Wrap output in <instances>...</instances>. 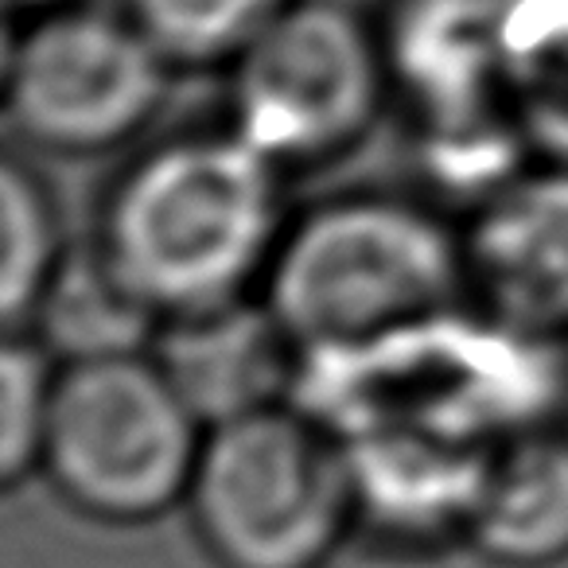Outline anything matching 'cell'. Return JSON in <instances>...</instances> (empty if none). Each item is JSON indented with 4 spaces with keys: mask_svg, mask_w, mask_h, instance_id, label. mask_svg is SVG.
<instances>
[{
    "mask_svg": "<svg viewBox=\"0 0 568 568\" xmlns=\"http://www.w3.org/2000/svg\"><path fill=\"white\" fill-rule=\"evenodd\" d=\"M565 343L459 304L355 347L304 351L293 402L339 440L425 433L495 448L521 428L560 420Z\"/></svg>",
    "mask_w": 568,
    "mask_h": 568,
    "instance_id": "obj_1",
    "label": "cell"
},
{
    "mask_svg": "<svg viewBox=\"0 0 568 568\" xmlns=\"http://www.w3.org/2000/svg\"><path fill=\"white\" fill-rule=\"evenodd\" d=\"M284 226L281 168L226 125L141 152L105 195L94 242L164 324L261 293Z\"/></svg>",
    "mask_w": 568,
    "mask_h": 568,
    "instance_id": "obj_2",
    "label": "cell"
},
{
    "mask_svg": "<svg viewBox=\"0 0 568 568\" xmlns=\"http://www.w3.org/2000/svg\"><path fill=\"white\" fill-rule=\"evenodd\" d=\"M261 301L304 351L355 347L471 301L464 234L402 195H339L288 219Z\"/></svg>",
    "mask_w": 568,
    "mask_h": 568,
    "instance_id": "obj_3",
    "label": "cell"
},
{
    "mask_svg": "<svg viewBox=\"0 0 568 568\" xmlns=\"http://www.w3.org/2000/svg\"><path fill=\"white\" fill-rule=\"evenodd\" d=\"M183 506L219 568H324L355 529L347 444L296 402L214 425Z\"/></svg>",
    "mask_w": 568,
    "mask_h": 568,
    "instance_id": "obj_4",
    "label": "cell"
},
{
    "mask_svg": "<svg viewBox=\"0 0 568 568\" xmlns=\"http://www.w3.org/2000/svg\"><path fill=\"white\" fill-rule=\"evenodd\" d=\"M203 420L156 358L59 366L40 471L67 506L110 526H141L187 498Z\"/></svg>",
    "mask_w": 568,
    "mask_h": 568,
    "instance_id": "obj_5",
    "label": "cell"
},
{
    "mask_svg": "<svg viewBox=\"0 0 568 568\" xmlns=\"http://www.w3.org/2000/svg\"><path fill=\"white\" fill-rule=\"evenodd\" d=\"M389 98L378 24L343 0H293L230 63V121L276 168L347 156Z\"/></svg>",
    "mask_w": 568,
    "mask_h": 568,
    "instance_id": "obj_6",
    "label": "cell"
},
{
    "mask_svg": "<svg viewBox=\"0 0 568 568\" xmlns=\"http://www.w3.org/2000/svg\"><path fill=\"white\" fill-rule=\"evenodd\" d=\"M164 51L121 12L59 4L9 43L4 113L28 144L98 156L129 144L164 105Z\"/></svg>",
    "mask_w": 568,
    "mask_h": 568,
    "instance_id": "obj_7",
    "label": "cell"
},
{
    "mask_svg": "<svg viewBox=\"0 0 568 568\" xmlns=\"http://www.w3.org/2000/svg\"><path fill=\"white\" fill-rule=\"evenodd\" d=\"M464 257L471 304L526 335L568 343V168L537 160L471 206Z\"/></svg>",
    "mask_w": 568,
    "mask_h": 568,
    "instance_id": "obj_8",
    "label": "cell"
},
{
    "mask_svg": "<svg viewBox=\"0 0 568 568\" xmlns=\"http://www.w3.org/2000/svg\"><path fill=\"white\" fill-rule=\"evenodd\" d=\"M506 0H389L378 24L389 94L417 133L510 113L503 98Z\"/></svg>",
    "mask_w": 568,
    "mask_h": 568,
    "instance_id": "obj_9",
    "label": "cell"
},
{
    "mask_svg": "<svg viewBox=\"0 0 568 568\" xmlns=\"http://www.w3.org/2000/svg\"><path fill=\"white\" fill-rule=\"evenodd\" d=\"M149 355L203 428L293 402L301 374V347L261 293L195 316L164 320Z\"/></svg>",
    "mask_w": 568,
    "mask_h": 568,
    "instance_id": "obj_10",
    "label": "cell"
},
{
    "mask_svg": "<svg viewBox=\"0 0 568 568\" xmlns=\"http://www.w3.org/2000/svg\"><path fill=\"white\" fill-rule=\"evenodd\" d=\"M347 444L355 529L402 549L467 541L490 448L425 433H366Z\"/></svg>",
    "mask_w": 568,
    "mask_h": 568,
    "instance_id": "obj_11",
    "label": "cell"
},
{
    "mask_svg": "<svg viewBox=\"0 0 568 568\" xmlns=\"http://www.w3.org/2000/svg\"><path fill=\"white\" fill-rule=\"evenodd\" d=\"M467 545L498 568L568 560V428H521L487 452Z\"/></svg>",
    "mask_w": 568,
    "mask_h": 568,
    "instance_id": "obj_12",
    "label": "cell"
},
{
    "mask_svg": "<svg viewBox=\"0 0 568 568\" xmlns=\"http://www.w3.org/2000/svg\"><path fill=\"white\" fill-rule=\"evenodd\" d=\"M20 332V327H17ZM59 366L144 355L160 316L113 273L102 245H71L24 324Z\"/></svg>",
    "mask_w": 568,
    "mask_h": 568,
    "instance_id": "obj_13",
    "label": "cell"
},
{
    "mask_svg": "<svg viewBox=\"0 0 568 568\" xmlns=\"http://www.w3.org/2000/svg\"><path fill=\"white\" fill-rule=\"evenodd\" d=\"M503 98L534 160L568 168V0H506Z\"/></svg>",
    "mask_w": 568,
    "mask_h": 568,
    "instance_id": "obj_14",
    "label": "cell"
},
{
    "mask_svg": "<svg viewBox=\"0 0 568 568\" xmlns=\"http://www.w3.org/2000/svg\"><path fill=\"white\" fill-rule=\"evenodd\" d=\"M0 226H4L0 316L9 332H17L32 320L43 288L71 250L43 180L17 156H9L0 168Z\"/></svg>",
    "mask_w": 568,
    "mask_h": 568,
    "instance_id": "obj_15",
    "label": "cell"
},
{
    "mask_svg": "<svg viewBox=\"0 0 568 568\" xmlns=\"http://www.w3.org/2000/svg\"><path fill=\"white\" fill-rule=\"evenodd\" d=\"M172 67L234 63L293 0H121Z\"/></svg>",
    "mask_w": 568,
    "mask_h": 568,
    "instance_id": "obj_16",
    "label": "cell"
},
{
    "mask_svg": "<svg viewBox=\"0 0 568 568\" xmlns=\"http://www.w3.org/2000/svg\"><path fill=\"white\" fill-rule=\"evenodd\" d=\"M59 363L32 332H9L0 351V479L17 487L40 471Z\"/></svg>",
    "mask_w": 568,
    "mask_h": 568,
    "instance_id": "obj_17",
    "label": "cell"
},
{
    "mask_svg": "<svg viewBox=\"0 0 568 568\" xmlns=\"http://www.w3.org/2000/svg\"><path fill=\"white\" fill-rule=\"evenodd\" d=\"M59 4H71V0H9V9H24V12H48Z\"/></svg>",
    "mask_w": 568,
    "mask_h": 568,
    "instance_id": "obj_18",
    "label": "cell"
}]
</instances>
